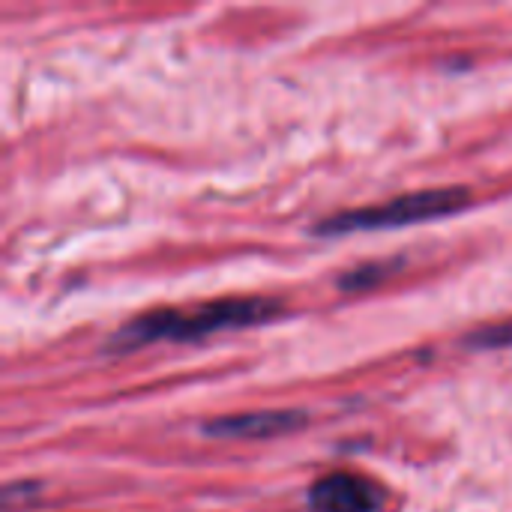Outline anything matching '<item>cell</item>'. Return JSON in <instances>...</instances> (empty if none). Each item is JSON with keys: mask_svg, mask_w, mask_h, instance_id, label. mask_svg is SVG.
<instances>
[{"mask_svg": "<svg viewBox=\"0 0 512 512\" xmlns=\"http://www.w3.org/2000/svg\"><path fill=\"white\" fill-rule=\"evenodd\" d=\"M285 306L273 297H222L201 303L189 312L180 309H153L129 324H123L108 348L111 351H135L153 342H195L222 330H246L279 318Z\"/></svg>", "mask_w": 512, "mask_h": 512, "instance_id": "6da1fadb", "label": "cell"}, {"mask_svg": "<svg viewBox=\"0 0 512 512\" xmlns=\"http://www.w3.org/2000/svg\"><path fill=\"white\" fill-rule=\"evenodd\" d=\"M465 345L468 348H512V321L489 324V327L468 333Z\"/></svg>", "mask_w": 512, "mask_h": 512, "instance_id": "8992f818", "label": "cell"}, {"mask_svg": "<svg viewBox=\"0 0 512 512\" xmlns=\"http://www.w3.org/2000/svg\"><path fill=\"white\" fill-rule=\"evenodd\" d=\"M306 423H309L306 411H252V414H231V417L207 420L204 435L225 438V441H261V438L297 432Z\"/></svg>", "mask_w": 512, "mask_h": 512, "instance_id": "277c9868", "label": "cell"}, {"mask_svg": "<svg viewBox=\"0 0 512 512\" xmlns=\"http://www.w3.org/2000/svg\"><path fill=\"white\" fill-rule=\"evenodd\" d=\"M402 264H381V261H369V264H360L348 273L339 276V288L354 294V291H372L378 288L381 282H387Z\"/></svg>", "mask_w": 512, "mask_h": 512, "instance_id": "5b68a950", "label": "cell"}, {"mask_svg": "<svg viewBox=\"0 0 512 512\" xmlns=\"http://www.w3.org/2000/svg\"><path fill=\"white\" fill-rule=\"evenodd\" d=\"M471 204V192L465 186H444V189H420L408 195H396L384 204L342 210L327 216L315 225L318 237H342L354 231H390V228H408L432 219L453 216Z\"/></svg>", "mask_w": 512, "mask_h": 512, "instance_id": "7a4b0ae2", "label": "cell"}, {"mask_svg": "<svg viewBox=\"0 0 512 512\" xmlns=\"http://www.w3.org/2000/svg\"><path fill=\"white\" fill-rule=\"evenodd\" d=\"M384 489L363 474L336 471L324 474L309 489V510L312 512H381Z\"/></svg>", "mask_w": 512, "mask_h": 512, "instance_id": "3957f363", "label": "cell"}]
</instances>
